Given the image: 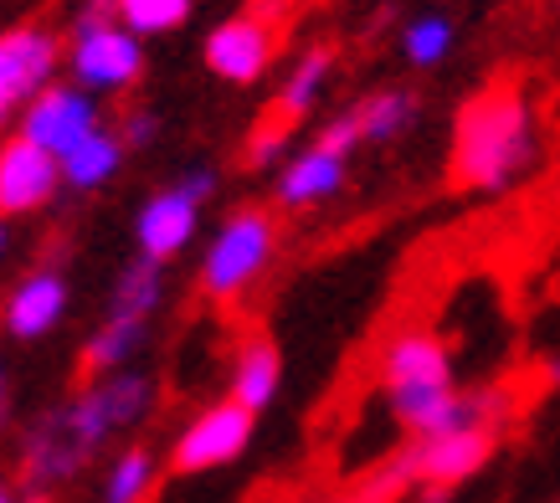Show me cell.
<instances>
[{"mask_svg": "<svg viewBox=\"0 0 560 503\" xmlns=\"http://www.w3.org/2000/svg\"><path fill=\"white\" fill-rule=\"evenodd\" d=\"M540 154L535 108L520 87H483L453 129V180L468 190H510Z\"/></svg>", "mask_w": 560, "mask_h": 503, "instance_id": "6da1fadb", "label": "cell"}, {"mask_svg": "<svg viewBox=\"0 0 560 503\" xmlns=\"http://www.w3.org/2000/svg\"><path fill=\"white\" fill-rule=\"evenodd\" d=\"M381 375H386V396L396 421L411 436H427L432 421L442 417V406L453 401V360L432 329H407L396 335L381 354Z\"/></svg>", "mask_w": 560, "mask_h": 503, "instance_id": "7a4b0ae2", "label": "cell"}, {"mask_svg": "<svg viewBox=\"0 0 560 503\" xmlns=\"http://www.w3.org/2000/svg\"><path fill=\"white\" fill-rule=\"evenodd\" d=\"M272 247H278V226H272L268 211H237V217L221 221V232L211 236L201 262V293L206 299H237L242 288L253 283L257 272L272 262Z\"/></svg>", "mask_w": 560, "mask_h": 503, "instance_id": "3957f363", "label": "cell"}, {"mask_svg": "<svg viewBox=\"0 0 560 503\" xmlns=\"http://www.w3.org/2000/svg\"><path fill=\"white\" fill-rule=\"evenodd\" d=\"M253 426H257V417L242 411L237 401L206 406L201 417H190L186 432L175 436L171 472L175 478H196V472H217V468H226V463H237V457L253 447Z\"/></svg>", "mask_w": 560, "mask_h": 503, "instance_id": "277c9868", "label": "cell"}, {"mask_svg": "<svg viewBox=\"0 0 560 503\" xmlns=\"http://www.w3.org/2000/svg\"><path fill=\"white\" fill-rule=\"evenodd\" d=\"M68 68L83 93H119V87H129L139 78V68H144V47H139V36L124 32L119 21L83 16L78 32H72Z\"/></svg>", "mask_w": 560, "mask_h": 503, "instance_id": "5b68a950", "label": "cell"}, {"mask_svg": "<svg viewBox=\"0 0 560 503\" xmlns=\"http://www.w3.org/2000/svg\"><path fill=\"white\" fill-rule=\"evenodd\" d=\"M93 129H103V118H98V103L88 98L83 87L47 83L21 108V139L36 144L42 154H51V160H62V154H68L72 144H83Z\"/></svg>", "mask_w": 560, "mask_h": 503, "instance_id": "8992f818", "label": "cell"}, {"mask_svg": "<svg viewBox=\"0 0 560 503\" xmlns=\"http://www.w3.org/2000/svg\"><path fill=\"white\" fill-rule=\"evenodd\" d=\"M51 72H57V42L42 26L0 32V124L32 103L51 83Z\"/></svg>", "mask_w": 560, "mask_h": 503, "instance_id": "52a82bcc", "label": "cell"}, {"mask_svg": "<svg viewBox=\"0 0 560 503\" xmlns=\"http://www.w3.org/2000/svg\"><path fill=\"white\" fill-rule=\"evenodd\" d=\"M196 226H201V201L190 196L186 185H171V190H160L135 221V236H139V257L154 262V268H165L171 257L196 242Z\"/></svg>", "mask_w": 560, "mask_h": 503, "instance_id": "ba28073f", "label": "cell"}, {"mask_svg": "<svg viewBox=\"0 0 560 503\" xmlns=\"http://www.w3.org/2000/svg\"><path fill=\"white\" fill-rule=\"evenodd\" d=\"M57 160L42 154L26 139H5L0 144V217H32L57 196Z\"/></svg>", "mask_w": 560, "mask_h": 503, "instance_id": "9c48e42d", "label": "cell"}, {"mask_svg": "<svg viewBox=\"0 0 560 503\" xmlns=\"http://www.w3.org/2000/svg\"><path fill=\"white\" fill-rule=\"evenodd\" d=\"M272 62V26L257 16H232L206 36V68L226 83H257Z\"/></svg>", "mask_w": 560, "mask_h": 503, "instance_id": "30bf717a", "label": "cell"}, {"mask_svg": "<svg viewBox=\"0 0 560 503\" xmlns=\"http://www.w3.org/2000/svg\"><path fill=\"white\" fill-rule=\"evenodd\" d=\"M68 314V278L62 272H32V278H21L16 293L5 299V329L16 339H42L51 335L57 324Z\"/></svg>", "mask_w": 560, "mask_h": 503, "instance_id": "8fae6325", "label": "cell"}, {"mask_svg": "<svg viewBox=\"0 0 560 503\" xmlns=\"http://www.w3.org/2000/svg\"><path fill=\"white\" fill-rule=\"evenodd\" d=\"M345 154L324 150V144H308L304 154H293L283 175H278V201L289 206V211H304V206H319L329 201L335 190L345 185Z\"/></svg>", "mask_w": 560, "mask_h": 503, "instance_id": "7c38bea8", "label": "cell"}, {"mask_svg": "<svg viewBox=\"0 0 560 503\" xmlns=\"http://www.w3.org/2000/svg\"><path fill=\"white\" fill-rule=\"evenodd\" d=\"M278 386H283V360H278V350H272L268 339L257 335L247 339L237 350V360H232V396L226 401H237L242 411H268L272 401H278Z\"/></svg>", "mask_w": 560, "mask_h": 503, "instance_id": "4fadbf2b", "label": "cell"}, {"mask_svg": "<svg viewBox=\"0 0 560 503\" xmlns=\"http://www.w3.org/2000/svg\"><path fill=\"white\" fill-rule=\"evenodd\" d=\"M350 124H355L360 144H390L401 139L417 124V93L407 87H386V93H371L350 108Z\"/></svg>", "mask_w": 560, "mask_h": 503, "instance_id": "5bb4252c", "label": "cell"}, {"mask_svg": "<svg viewBox=\"0 0 560 503\" xmlns=\"http://www.w3.org/2000/svg\"><path fill=\"white\" fill-rule=\"evenodd\" d=\"M119 165H124L119 134L93 129L83 144H72V150L57 160V175H62V185H72V190H98V185H108L119 175Z\"/></svg>", "mask_w": 560, "mask_h": 503, "instance_id": "9a60e30c", "label": "cell"}, {"mask_svg": "<svg viewBox=\"0 0 560 503\" xmlns=\"http://www.w3.org/2000/svg\"><path fill=\"white\" fill-rule=\"evenodd\" d=\"M93 390H98V401H103V411H108V421H114V432L139 426L154 406V381L139 375V370H114V375L93 381Z\"/></svg>", "mask_w": 560, "mask_h": 503, "instance_id": "2e32d148", "label": "cell"}, {"mask_svg": "<svg viewBox=\"0 0 560 503\" xmlns=\"http://www.w3.org/2000/svg\"><path fill=\"white\" fill-rule=\"evenodd\" d=\"M329 72H335V47H308L304 57H299V68L289 72V83H283V93H278V114H283V124H289V118H304L308 108L319 103Z\"/></svg>", "mask_w": 560, "mask_h": 503, "instance_id": "e0dca14e", "label": "cell"}, {"mask_svg": "<svg viewBox=\"0 0 560 503\" xmlns=\"http://www.w3.org/2000/svg\"><path fill=\"white\" fill-rule=\"evenodd\" d=\"M154 472H160V463L150 447H124L103 472V503H144L154 488Z\"/></svg>", "mask_w": 560, "mask_h": 503, "instance_id": "ac0fdd59", "label": "cell"}, {"mask_svg": "<svg viewBox=\"0 0 560 503\" xmlns=\"http://www.w3.org/2000/svg\"><path fill=\"white\" fill-rule=\"evenodd\" d=\"M160 299H165V268H154V262L139 257L135 268H124L119 288H114V319L144 324L154 308H160Z\"/></svg>", "mask_w": 560, "mask_h": 503, "instance_id": "d6986e66", "label": "cell"}, {"mask_svg": "<svg viewBox=\"0 0 560 503\" xmlns=\"http://www.w3.org/2000/svg\"><path fill=\"white\" fill-rule=\"evenodd\" d=\"M139 344H144V324L139 319H108L98 329V335L88 339V350H83V365L93 370V375H114V370H124L129 360L139 354Z\"/></svg>", "mask_w": 560, "mask_h": 503, "instance_id": "ffe728a7", "label": "cell"}, {"mask_svg": "<svg viewBox=\"0 0 560 503\" xmlns=\"http://www.w3.org/2000/svg\"><path fill=\"white\" fill-rule=\"evenodd\" d=\"M114 21L129 36H160L190 21V0H114Z\"/></svg>", "mask_w": 560, "mask_h": 503, "instance_id": "44dd1931", "label": "cell"}, {"mask_svg": "<svg viewBox=\"0 0 560 503\" xmlns=\"http://www.w3.org/2000/svg\"><path fill=\"white\" fill-rule=\"evenodd\" d=\"M453 42H458V32H453V21L438 16V11H427V16H417L401 32V51H407L411 68H438L442 57L453 51Z\"/></svg>", "mask_w": 560, "mask_h": 503, "instance_id": "7402d4cb", "label": "cell"}, {"mask_svg": "<svg viewBox=\"0 0 560 503\" xmlns=\"http://www.w3.org/2000/svg\"><path fill=\"white\" fill-rule=\"evenodd\" d=\"M283 154H289V124L278 118V124H262V129L253 134V144H247V165H257V169L278 165Z\"/></svg>", "mask_w": 560, "mask_h": 503, "instance_id": "603a6c76", "label": "cell"}, {"mask_svg": "<svg viewBox=\"0 0 560 503\" xmlns=\"http://www.w3.org/2000/svg\"><path fill=\"white\" fill-rule=\"evenodd\" d=\"M314 144H324V150H335V154H345V160H350V150L360 144V139H355V124H350V114L335 118V124H329V129L314 139Z\"/></svg>", "mask_w": 560, "mask_h": 503, "instance_id": "cb8c5ba5", "label": "cell"}, {"mask_svg": "<svg viewBox=\"0 0 560 503\" xmlns=\"http://www.w3.org/2000/svg\"><path fill=\"white\" fill-rule=\"evenodd\" d=\"M119 144L129 150H144V144H154V114H129L124 118V134H119Z\"/></svg>", "mask_w": 560, "mask_h": 503, "instance_id": "d4e9b609", "label": "cell"}, {"mask_svg": "<svg viewBox=\"0 0 560 503\" xmlns=\"http://www.w3.org/2000/svg\"><path fill=\"white\" fill-rule=\"evenodd\" d=\"M5 411H11V386H5V370H0V421H5Z\"/></svg>", "mask_w": 560, "mask_h": 503, "instance_id": "484cf974", "label": "cell"}, {"mask_svg": "<svg viewBox=\"0 0 560 503\" xmlns=\"http://www.w3.org/2000/svg\"><path fill=\"white\" fill-rule=\"evenodd\" d=\"M0 503H21V493L11 483H5V478H0Z\"/></svg>", "mask_w": 560, "mask_h": 503, "instance_id": "4316f807", "label": "cell"}, {"mask_svg": "<svg viewBox=\"0 0 560 503\" xmlns=\"http://www.w3.org/2000/svg\"><path fill=\"white\" fill-rule=\"evenodd\" d=\"M340 503H375L371 493H355V499H340Z\"/></svg>", "mask_w": 560, "mask_h": 503, "instance_id": "83f0119b", "label": "cell"}, {"mask_svg": "<svg viewBox=\"0 0 560 503\" xmlns=\"http://www.w3.org/2000/svg\"><path fill=\"white\" fill-rule=\"evenodd\" d=\"M0 252H5V217H0Z\"/></svg>", "mask_w": 560, "mask_h": 503, "instance_id": "f1b7e54d", "label": "cell"}, {"mask_svg": "<svg viewBox=\"0 0 560 503\" xmlns=\"http://www.w3.org/2000/svg\"><path fill=\"white\" fill-rule=\"evenodd\" d=\"M32 503H51V499H32Z\"/></svg>", "mask_w": 560, "mask_h": 503, "instance_id": "f546056e", "label": "cell"}]
</instances>
